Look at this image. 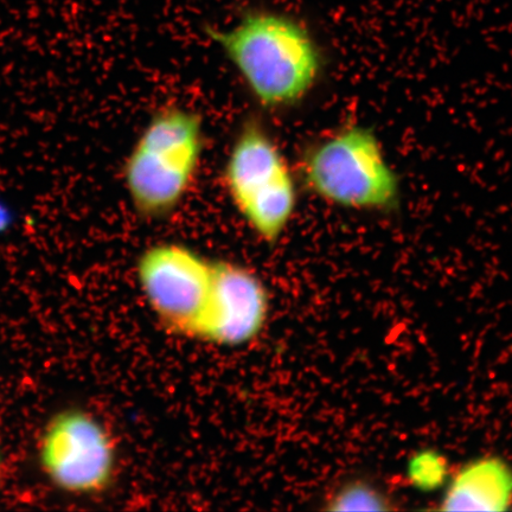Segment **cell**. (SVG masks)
<instances>
[{
  "label": "cell",
  "instance_id": "1",
  "mask_svg": "<svg viewBox=\"0 0 512 512\" xmlns=\"http://www.w3.org/2000/svg\"><path fill=\"white\" fill-rule=\"evenodd\" d=\"M208 32L266 108L294 105L315 85L320 67L316 44L290 17L251 11L232 29Z\"/></svg>",
  "mask_w": 512,
  "mask_h": 512
},
{
  "label": "cell",
  "instance_id": "2",
  "mask_svg": "<svg viewBox=\"0 0 512 512\" xmlns=\"http://www.w3.org/2000/svg\"><path fill=\"white\" fill-rule=\"evenodd\" d=\"M202 153L200 115L178 107L155 115L125 164V187L134 209L152 219L171 213L194 182Z\"/></svg>",
  "mask_w": 512,
  "mask_h": 512
},
{
  "label": "cell",
  "instance_id": "3",
  "mask_svg": "<svg viewBox=\"0 0 512 512\" xmlns=\"http://www.w3.org/2000/svg\"><path fill=\"white\" fill-rule=\"evenodd\" d=\"M224 182L256 236L266 243L277 242L296 210L297 190L277 144L256 121H248L236 138Z\"/></svg>",
  "mask_w": 512,
  "mask_h": 512
},
{
  "label": "cell",
  "instance_id": "4",
  "mask_svg": "<svg viewBox=\"0 0 512 512\" xmlns=\"http://www.w3.org/2000/svg\"><path fill=\"white\" fill-rule=\"evenodd\" d=\"M303 174L317 196L344 208H387L398 197V179L379 140L363 127L345 128L313 147Z\"/></svg>",
  "mask_w": 512,
  "mask_h": 512
},
{
  "label": "cell",
  "instance_id": "5",
  "mask_svg": "<svg viewBox=\"0 0 512 512\" xmlns=\"http://www.w3.org/2000/svg\"><path fill=\"white\" fill-rule=\"evenodd\" d=\"M40 463L56 488L75 496L104 494L118 475V446L95 415L69 408L48 422Z\"/></svg>",
  "mask_w": 512,
  "mask_h": 512
},
{
  "label": "cell",
  "instance_id": "6",
  "mask_svg": "<svg viewBox=\"0 0 512 512\" xmlns=\"http://www.w3.org/2000/svg\"><path fill=\"white\" fill-rule=\"evenodd\" d=\"M213 271L214 261L178 243H158L139 256V288L164 331L194 341Z\"/></svg>",
  "mask_w": 512,
  "mask_h": 512
},
{
  "label": "cell",
  "instance_id": "7",
  "mask_svg": "<svg viewBox=\"0 0 512 512\" xmlns=\"http://www.w3.org/2000/svg\"><path fill=\"white\" fill-rule=\"evenodd\" d=\"M271 316V293L251 268L214 261L213 281L194 341L220 348H242L256 341Z\"/></svg>",
  "mask_w": 512,
  "mask_h": 512
},
{
  "label": "cell",
  "instance_id": "8",
  "mask_svg": "<svg viewBox=\"0 0 512 512\" xmlns=\"http://www.w3.org/2000/svg\"><path fill=\"white\" fill-rule=\"evenodd\" d=\"M512 503V469L498 457L465 465L440 502L443 511H503Z\"/></svg>",
  "mask_w": 512,
  "mask_h": 512
},
{
  "label": "cell",
  "instance_id": "9",
  "mask_svg": "<svg viewBox=\"0 0 512 512\" xmlns=\"http://www.w3.org/2000/svg\"><path fill=\"white\" fill-rule=\"evenodd\" d=\"M326 510L330 511H389L392 502L376 488L363 479L350 480L331 494L326 501Z\"/></svg>",
  "mask_w": 512,
  "mask_h": 512
},
{
  "label": "cell",
  "instance_id": "10",
  "mask_svg": "<svg viewBox=\"0 0 512 512\" xmlns=\"http://www.w3.org/2000/svg\"><path fill=\"white\" fill-rule=\"evenodd\" d=\"M448 475L447 460L435 451H422L411 459L408 465V477L416 489L433 491L446 482Z\"/></svg>",
  "mask_w": 512,
  "mask_h": 512
},
{
  "label": "cell",
  "instance_id": "11",
  "mask_svg": "<svg viewBox=\"0 0 512 512\" xmlns=\"http://www.w3.org/2000/svg\"><path fill=\"white\" fill-rule=\"evenodd\" d=\"M18 221V214L14 206L4 197L0 196V236L8 234Z\"/></svg>",
  "mask_w": 512,
  "mask_h": 512
},
{
  "label": "cell",
  "instance_id": "12",
  "mask_svg": "<svg viewBox=\"0 0 512 512\" xmlns=\"http://www.w3.org/2000/svg\"><path fill=\"white\" fill-rule=\"evenodd\" d=\"M0 470H2V451H0Z\"/></svg>",
  "mask_w": 512,
  "mask_h": 512
}]
</instances>
